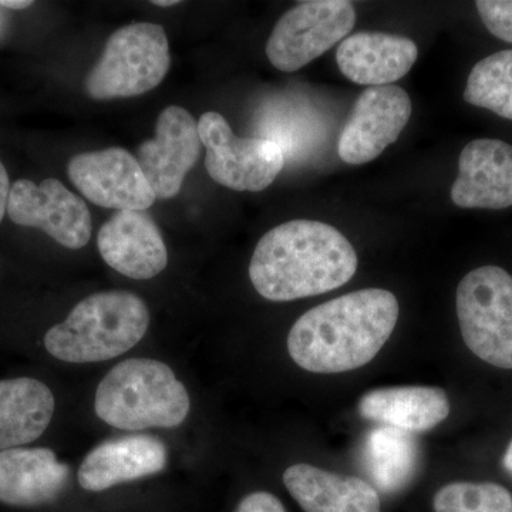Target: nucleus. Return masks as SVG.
Instances as JSON below:
<instances>
[{
	"label": "nucleus",
	"instance_id": "nucleus-6",
	"mask_svg": "<svg viewBox=\"0 0 512 512\" xmlns=\"http://www.w3.org/2000/svg\"><path fill=\"white\" fill-rule=\"evenodd\" d=\"M457 316L467 348L484 362L512 369V276L481 266L457 288Z\"/></svg>",
	"mask_w": 512,
	"mask_h": 512
},
{
	"label": "nucleus",
	"instance_id": "nucleus-15",
	"mask_svg": "<svg viewBox=\"0 0 512 512\" xmlns=\"http://www.w3.org/2000/svg\"><path fill=\"white\" fill-rule=\"evenodd\" d=\"M167 461V447L157 437L143 434L121 437L93 448L84 458L77 480L84 490L100 493L160 473Z\"/></svg>",
	"mask_w": 512,
	"mask_h": 512
},
{
	"label": "nucleus",
	"instance_id": "nucleus-9",
	"mask_svg": "<svg viewBox=\"0 0 512 512\" xmlns=\"http://www.w3.org/2000/svg\"><path fill=\"white\" fill-rule=\"evenodd\" d=\"M8 214L15 224L42 229L64 248H84L92 238V215L86 202L56 178L39 185L16 181L10 187Z\"/></svg>",
	"mask_w": 512,
	"mask_h": 512
},
{
	"label": "nucleus",
	"instance_id": "nucleus-25",
	"mask_svg": "<svg viewBox=\"0 0 512 512\" xmlns=\"http://www.w3.org/2000/svg\"><path fill=\"white\" fill-rule=\"evenodd\" d=\"M237 512H286L284 504L275 495L258 491L247 495L239 503Z\"/></svg>",
	"mask_w": 512,
	"mask_h": 512
},
{
	"label": "nucleus",
	"instance_id": "nucleus-28",
	"mask_svg": "<svg viewBox=\"0 0 512 512\" xmlns=\"http://www.w3.org/2000/svg\"><path fill=\"white\" fill-rule=\"evenodd\" d=\"M503 466L508 473L512 474V440L510 446H508L507 451H505V456L503 458Z\"/></svg>",
	"mask_w": 512,
	"mask_h": 512
},
{
	"label": "nucleus",
	"instance_id": "nucleus-22",
	"mask_svg": "<svg viewBox=\"0 0 512 512\" xmlns=\"http://www.w3.org/2000/svg\"><path fill=\"white\" fill-rule=\"evenodd\" d=\"M464 100L512 120V50L494 53L473 67Z\"/></svg>",
	"mask_w": 512,
	"mask_h": 512
},
{
	"label": "nucleus",
	"instance_id": "nucleus-12",
	"mask_svg": "<svg viewBox=\"0 0 512 512\" xmlns=\"http://www.w3.org/2000/svg\"><path fill=\"white\" fill-rule=\"evenodd\" d=\"M201 148L198 121L183 107H167L158 117L156 136L137 150L138 163L157 198L170 200L181 191Z\"/></svg>",
	"mask_w": 512,
	"mask_h": 512
},
{
	"label": "nucleus",
	"instance_id": "nucleus-11",
	"mask_svg": "<svg viewBox=\"0 0 512 512\" xmlns=\"http://www.w3.org/2000/svg\"><path fill=\"white\" fill-rule=\"evenodd\" d=\"M412 116V100L399 86L367 87L350 111L340 133L338 151L345 163L375 160L396 143Z\"/></svg>",
	"mask_w": 512,
	"mask_h": 512
},
{
	"label": "nucleus",
	"instance_id": "nucleus-8",
	"mask_svg": "<svg viewBox=\"0 0 512 512\" xmlns=\"http://www.w3.org/2000/svg\"><path fill=\"white\" fill-rule=\"evenodd\" d=\"M355 23V6L348 0L299 3L276 23L266 56L281 72H296L345 40Z\"/></svg>",
	"mask_w": 512,
	"mask_h": 512
},
{
	"label": "nucleus",
	"instance_id": "nucleus-27",
	"mask_svg": "<svg viewBox=\"0 0 512 512\" xmlns=\"http://www.w3.org/2000/svg\"><path fill=\"white\" fill-rule=\"evenodd\" d=\"M0 6L9 9H26L32 6V2L29 0H0Z\"/></svg>",
	"mask_w": 512,
	"mask_h": 512
},
{
	"label": "nucleus",
	"instance_id": "nucleus-18",
	"mask_svg": "<svg viewBox=\"0 0 512 512\" xmlns=\"http://www.w3.org/2000/svg\"><path fill=\"white\" fill-rule=\"evenodd\" d=\"M284 483L306 512H380L379 494L362 478L295 464L285 471Z\"/></svg>",
	"mask_w": 512,
	"mask_h": 512
},
{
	"label": "nucleus",
	"instance_id": "nucleus-7",
	"mask_svg": "<svg viewBox=\"0 0 512 512\" xmlns=\"http://www.w3.org/2000/svg\"><path fill=\"white\" fill-rule=\"evenodd\" d=\"M205 167L215 183L234 191H264L284 170L285 154L274 140L237 137L220 113L208 111L198 120Z\"/></svg>",
	"mask_w": 512,
	"mask_h": 512
},
{
	"label": "nucleus",
	"instance_id": "nucleus-1",
	"mask_svg": "<svg viewBox=\"0 0 512 512\" xmlns=\"http://www.w3.org/2000/svg\"><path fill=\"white\" fill-rule=\"evenodd\" d=\"M399 319L396 296L362 289L302 315L288 336L293 362L312 373H343L375 359Z\"/></svg>",
	"mask_w": 512,
	"mask_h": 512
},
{
	"label": "nucleus",
	"instance_id": "nucleus-3",
	"mask_svg": "<svg viewBox=\"0 0 512 512\" xmlns=\"http://www.w3.org/2000/svg\"><path fill=\"white\" fill-rule=\"evenodd\" d=\"M150 326L147 303L126 291L93 293L47 330L45 348L67 363H96L133 349Z\"/></svg>",
	"mask_w": 512,
	"mask_h": 512
},
{
	"label": "nucleus",
	"instance_id": "nucleus-16",
	"mask_svg": "<svg viewBox=\"0 0 512 512\" xmlns=\"http://www.w3.org/2000/svg\"><path fill=\"white\" fill-rule=\"evenodd\" d=\"M70 468L45 447L0 451V503L39 507L55 501L69 483Z\"/></svg>",
	"mask_w": 512,
	"mask_h": 512
},
{
	"label": "nucleus",
	"instance_id": "nucleus-23",
	"mask_svg": "<svg viewBox=\"0 0 512 512\" xmlns=\"http://www.w3.org/2000/svg\"><path fill=\"white\" fill-rule=\"evenodd\" d=\"M436 512H512V495L495 483H451L434 495Z\"/></svg>",
	"mask_w": 512,
	"mask_h": 512
},
{
	"label": "nucleus",
	"instance_id": "nucleus-19",
	"mask_svg": "<svg viewBox=\"0 0 512 512\" xmlns=\"http://www.w3.org/2000/svg\"><path fill=\"white\" fill-rule=\"evenodd\" d=\"M359 413L384 426L419 433L439 426L450 414L446 392L437 387H386L366 393L360 399Z\"/></svg>",
	"mask_w": 512,
	"mask_h": 512
},
{
	"label": "nucleus",
	"instance_id": "nucleus-29",
	"mask_svg": "<svg viewBox=\"0 0 512 512\" xmlns=\"http://www.w3.org/2000/svg\"><path fill=\"white\" fill-rule=\"evenodd\" d=\"M156 6H161V8H170V6L180 5L178 0H156L153 2Z\"/></svg>",
	"mask_w": 512,
	"mask_h": 512
},
{
	"label": "nucleus",
	"instance_id": "nucleus-14",
	"mask_svg": "<svg viewBox=\"0 0 512 512\" xmlns=\"http://www.w3.org/2000/svg\"><path fill=\"white\" fill-rule=\"evenodd\" d=\"M451 200L461 208L512 207V146L501 140L471 141L458 158Z\"/></svg>",
	"mask_w": 512,
	"mask_h": 512
},
{
	"label": "nucleus",
	"instance_id": "nucleus-2",
	"mask_svg": "<svg viewBox=\"0 0 512 512\" xmlns=\"http://www.w3.org/2000/svg\"><path fill=\"white\" fill-rule=\"evenodd\" d=\"M357 255L348 238L325 222L295 220L259 239L249 278L268 301L309 298L348 284Z\"/></svg>",
	"mask_w": 512,
	"mask_h": 512
},
{
	"label": "nucleus",
	"instance_id": "nucleus-4",
	"mask_svg": "<svg viewBox=\"0 0 512 512\" xmlns=\"http://www.w3.org/2000/svg\"><path fill=\"white\" fill-rule=\"evenodd\" d=\"M94 409L116 429H174L187 419L191 400L170 366L154 359H127L101 380Z\"/></svg>",
	"mask_w": 512,
	"mask_h": 512
},
{
	"label": "nucleus",
	"instance_id": "nucleus-10",
	"mask_svg": "<svg viewBox=\"0 0 512 512\" xmlns=\"http://www.w3.org/2000/svg\"><path fill=\"white\" fill-rule=\"evenodd\" d=\"M70 181L94 205L117 211H146L156 202L137 157L120 147L74 156Z\"/></svg>",
	"mask_w": 512,
	"mask_h": 512
},
{
	"label": "nucleus",
	"instance_id": "nucleus-5",
	"mask_svg": "<svg viewBox=\"0 0 512 512\" xmlns=\"http://www.w3.org/2000/svg\"><path fill=\"white\" fill-rule=\"evenodd\" d=\"M170 64L163 26L133 23L107 40L99 62L87 74L84 89L94 100L141 96L163 82Z\"/></svg>",
	"mask_w": 512,
	"mask_h": 512
},
{
	"label": "nucleus",
	"instance_id": "nucleus-20",
	"mask_svg": "<svg viewBox=\"0 0 512 512\" xmlns=\"http://www.w3.org/2000/svg\"><path fill=\"white\" fill-rule=\"evenodd\" d=\"M55 407L52 390L40 380H0V451L39 439L49 427Z\"/></svg>",
	"mask_w": 512,
	"mask_h": 512
},
{
	"label": "nucleus",
	"instance_id": "nucleus-21",
	"mask_svg": "<svg viewBox=\"0 0 512 512\" xmlns=\"http://www.w3.org/2000/svg\"><path fill=\"white\" fill-rule=\"evenodd\" d=\"M367 476L383 493H396L410 483L419 466V447L412 434L390 426L369 431L362 448Z\"/></svg>",
	"mask_w": 512,
	"mask_h": 512
},
{
	"label": "nucleus",
	"instance_id": "nucleus-24",
	"mask_svg": "<svg viewBox=\"0 0 512 512\" xmlns=\"http://www.w3.org/2000/svg\"><path fill=\"white\" fill-rule=\"evenodd\" d=\"M476 6L485 28L498 39L512 43V0H478Z\"/></svg>",
	"mask_w": 512,
	"mask_h": 512
},
{
	"label": "nucleus",
	"instance_id": "nucleus-17",
	"mask_svg": "<svg viewBox=\"0 0 512 512\" xmlns=\"http://www.w3.org/2000/svg\"><path fill=\"white\" fill-rule=\"evenodd\" d=\"M419 49L407 37L359 32L342 40L336 60L343 76L362 86H389L412 70Z\"/></svg>",
	"mask_w": 512,
	"mask_h": 512
},
{
	"label": "nucleus",
	"instance_id": "nucleus-26",
	"mask_svg": "<svg viewBox=\"0 0 512 512\" xmlns=\"http://www.w3.org/2000/svg\"><path fill=\"white\" fill-rule=\"evenodd\" d=\"M10 194V185L8 173H6L5 165L0 161V222L8 211V202Z\"/></svg>",
	"mask_w": 512,
	"mask_h": 512
},
{
	"label": "nucleus",
	"instance_id": "nucleus-13",
	"mask_svg": "<svg viewBox=\"0 0 512 512\" xmlns=\"http://www.w3.org/2000/svg\"><path fill=\"white\" fill-rule=\"evenodd\" d=\"M101 258L127 278L146 281L167 268L163 235L144 211H117L97 235Z\"/></svg>",
	"mask_w": 512,
	"mask_h": 512
},
{
	"label": "nucleus",
	"instance_id": "nucleus-30",
	"mask_svg": "<svg viewBox=\"0 0 512 512\" xmlns=\"http://www.w3.org/2000/svg\"><path fill=\"white\" fill-rule=\"evenodd\" d=\"M2 28H3L2 15H0V32H2Z\"/></svg>",
	"mask_w": 512,
	"mask_h": 512
}]
</instances>
